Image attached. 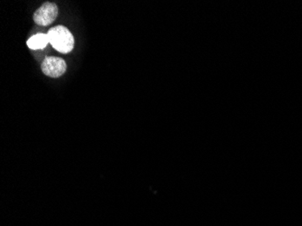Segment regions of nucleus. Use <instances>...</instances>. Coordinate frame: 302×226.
Returning a JSON list of instances; mask_svg holds the SVG:
<instances>
[{"label": "nucleus", "instance_id": "f257e3e1", "mask_svg": "<svg viewBox=\"0 0 302 226\" xmlns=\"http://www.w3.org/2000/svg\"><path fill=\"white\" fill-rule=\"evenodd\" d=\"M49 43L58 52L67 54L75 46V39L72 33L65 27L58 26L51 28L48 34Z\"/></svg>", "mask_w": 302, "mask_h": 226}, {"label": "nucleus", "instance_id": "f03ea898", "mask_svg": "<svg viewBox=\"0 0 302 226\" xmlns=\"http://www.w3.org/2000/svg\"><path fill=\"white\" fill-rule=\"evenodd\" d=\"M58 8L56 5L51 2H47L42 5L35 14L34 21L36 24L47 27L51 24L57 17Z\"/></svg>", "mask_w": 302, "mask_h": 226}, {"label": "nucleus", "instance_id": "7ed1b4c3", "mask_svg": "<svg viewBox=\"0 0 302 226\" xmlns=\"http://www.w3.org/2000/svg\"><path fill=\"white\" fill-rule=\"evenodd\" d=\"M66 63L62 58L50 56L43 60L41 64L42 71L51 78H58L66 71Z\"/></svg>", "mask_w": 302, "mask_h": 226}, {"label": "nucleus", "instance_id": "20e7f679", "mask_svg": "<svg viewBox=\"0 0 302 226\" xmlns=\"http://www.w3.org/2000/svg\"><path fill=\"white\" fill-rule=\"evenodd\" d=\"M49 43L48 35L44 34H37L36 36H32L28 41V47L32 50H39L45 47Z\"/></svg>", "mask_w": 302, "mask_h": 226}]
</instances>
